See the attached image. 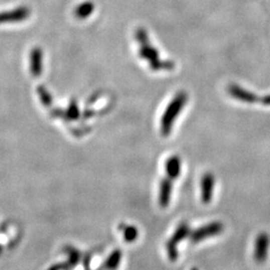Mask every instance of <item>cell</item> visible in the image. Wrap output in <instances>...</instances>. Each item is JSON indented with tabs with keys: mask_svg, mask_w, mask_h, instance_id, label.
<instances>
[{
	"mask_svg": "<svg viewBox=\"0 0 270 270\" xmlns=\"http://www.w3.org/2000/svg\"><path fill=\"white\" fill-rule=\"evenodd\" d=\"M270 237L266 232L259 233L254 242L253 258L258 264H262L266 261L269 251Z\"/></svg>",
	"mask_w": 270,
	"mask_h": 270,
	"instance_id": "cell-6",
	"label": "cell"
},
{
	"mask_svg": "<svg viewBox=\"0 0 270 270\" xmlns=\"http://www.w3.org/2000/svg\"><path fill=\"white\" fill-rule=\"evenodd\" d=\"M190 227L187 222H181L177 228L175 229L174 233L170 237V239L166 243V250H167V255L170 261L175 262L178 258V249L177 246L178 244L189 237L190 235Z\"/></svg>",
	"mask_w": 270,
	"mask_h": 270,
	"instance_id": "cell-4",
	"label": "cell"
},
{
	"mask_svg": "<svg viewBox=\"0 0 270 270\" xmlns=\"http://www.w3.org/2000/svg\"><path fill=\"white\" fill-rule=\"evenodd\" d=\"M223 230H224V224L222 222L212 221L191 231L189 235V239L193 244L199 243L203 240L216 237L217 235L221 234Z\"/></svg>",
	"mask_w": 270,
	"mask_h": 270,
	"instance_id": "cell-5",
	"label": "cell"
},
{
	"mask_svg": "<svg viewBox=\"0 0 270 270\" xmlns=\"http://www.w3.org/2000/svg\"><path fill=\"white\" fill-rule=\"evenodd\" d=\"M227 93L234 99L240 102L252 104V103H260L265 106H270V94L264 96H258L257 94L235 84L230 83L227 86Z\"/></svg>",
	"mask_w": 270,
	"mask_h": 270,
	"instance_id": "cell-3",
	"label": "cell"
},
{
	"mask_svg": "<svg viewBox=\"0 0 270 270\" xmlns=\"http://www.w3.org/2000/svg\"><path fill=\"white\" fill-rule=\"evenodd\" d=\"M65 251H66V254L68 255V264L71 266L76 265L80 259L79 251H77L75 248L70 247V246L66 247Z\"/></svg>",
	"mask_w": 270,
	"mask_h": 270,
	"instance_id": "cell-14",
	"label": "cell"
},
{
	"mask_svg": "<svg viewBox=\"0 0 270 270\" xmlns=\"http://www.w3.org/2000/svg\"><path fill=\"white\" fill-rule=\"evenodd\" d=\"M94 9V6L92 3L90 2H86V3H82L81 5H79L76 10H75V14L77 17L79 18H85L87 16H89L92 11Z\"/></svg>",
	"mask_w": 270,
	"mask_h": 270,
	"instance_id": "cell-13",
	"label": "cell"
},
{
	"mask_svg": "<svg viewBox=\"0 0 270 270\" xmlns=\"http://www.w3.org/2000/svg\"><path fill=\"white\" fill-rule=\"evenodd\" d=\"M191 270H198L197 269V268H196V267H193V268H192V269Z\"/></svg>",
	"mask_w": 270,
	"mask_h": 270,
	"instance_id": "cell-19",
	"label": "cell"
},
{
	"mask_svg": "<svg viewBox=\"0 0 270 270\" xmlns=\"http://www.w3.org/2000/svg\"><path fill=\"white\" fill-rule=\"evenodd\" d=\"M78 114H79V111L77 109V106L75 102H72L66 111V117L70 120H74L78 117Z\"/></svg>",
	"mask_w": 270,
	"mask_h": 270,
	"instance_id": "cell-16",
	"label": "cell"
},
{
	"mask_svg": "<svg viewBox=\"0 0 270 270\" xmlns=\"http://www.w3.org/2000/svg\"><path fill=\"white\" fill-rule=\"evenodd\" d=\"M30 70L34 77H38L42 71V51L34 48L30 54Z\"/></svg>",
	"mask_w": 270,
	"mask_h": 270,
	"instance_id": "cell-11",
	"label": "cell"
},
{
	"mask_svg": "<svg viewBox=\"0 0 270 270\" xmlns=\"http://www.w3.org/2000/svg\"><path fill=\"white\" fill-rule=\"evenodd\" d=\"M136 38L139 42V54L141 58L147 60L153 70H172L175 64L172 61H163L159 58V52L149 43L147 33L144 29H139L136 33Z\"/></svg>",
	"mask_w": 270,
	"mask_h": 270,
	"instance_id": "cell-1",
	"label": "cell"
},
{
	"mask_svg": "<svg viewBox=\"0 0 270 270\" xmlns=\"http://www.w3.org/2000/svg\"><path fill=\"white\" fill-rule=\"evenodd\" d=\"M121 257H122V253L121 251L118 250H114L109 256L108 258L105 260L103 268L107 270H115L117 269V267L120 264L121 261Z\"/></svg>",
	"mask_w": 270,
	"mask_h": 270,
	"instance_id": "cell-12",
	"label": "cell"
},
{
	"mask_svg": "<svg viewBox=\"0 0 270 270\" xmlns=\"http://www.w3.org/2000/svg\"><path fill=\"white\" fill-rule=\"evenodd\" d=\"M38 91H39V95H40V97H41V101H42L45 105H49V104L51 103V97H50L48 91L45 90L43 87H40V88L38 89Z\"/></svg>",
	"mask_w": 270,
	"mask_h": 270,
	"instance_id": "cell-17",
	"label": "cell"
},
{
	"mask_svg": "<svg viewBox=\"0 0 270 270\" xmlns=\"http://www.w3.org/2000/svg\"><path fill=\"white\" fill-rule=\"evenodd\" d=\"M123 237L127 242H133L138 237V230L135 226H126L123 229Z\"/></svg>",
	"mask_w": 270,
	"mask_h": 270,
	"instance_id": "cell-15",
	"label": "cell"
},
{
	"mask_svg": "<svg viewBox=\"0 0 270 270\" xmlns=\"http://www.w3.org/2000/svg\"><path fill=\"white\" fill-rule=\"evenodd\" d=\"M63 267H67L66 264H55L53 266H51L48 270H61L64 269Z\"/></svg>",
	"mask_w": 270,
	"mask_h": 270,
	"instance_id": "cell-18",
	"label": "cell"
},
{
	"mask_svg": "<svg viewBox=\"0 0 270 270\" xmlns=\"http://www.w3.org/2000/svg\"><path fill=\"white\" fill-rule=\"evenodd\" d=\"M165 171L167 177L171 180L179 177L181 173V160L178 155H172L165 162Z\"/></svg>",
	"mask_w": 270,
	"mask_h": 270,
	"instance_id": "cell-10",
	"label": "cell"
},
{
	"mask_svg": "<svg viewBox=\"0 0 270 270\" xmlns=\"http://www.w3.org/2000/svg\"><path fill=\"white\" fill-rule=\"evenodd\" d=\"M188 100V95L185 91H179L167 105L165 111L162 114L160 121V129L161 134L163 136H168L170 134L174 122L177 117L183 110Z\"/></svg>",
	"mask_w": 270,
	"mask_h": 270,
	"instance_id": "cell-2",
	"label": "cell"
},
{
	"mask_svg": "<svg viewBox=\"0 0 270 270\" xmlns=\"http://www.w3.org/2000/svg\"><path fill=\"white\" fill-rule=\"evenodd\" d=\"M29 16V10L26 7H19L9 12L0 13V24L18 22L26 19Z\"/></svg>",
	"mask_w": 270,
	"mask_h": 270,
	"instance_id": "cell-8",
	"label": "cell"
},
{
	"mask_svg": "<svg viewBox=\"0 0 270 270\" xmlns=\"http://www.w3.org/2000/svg\"><path fill=\"white\" fill-rule=\"evenodd\" d=\"M200 187H201V200L203 203L208 204L212 200L215 187V177L211 172H206L202 176Z\"/></svg>",
	"mask_w": 270,
	"mask_h": 270,
	"instance_id": "cell-7",
	"label": "cell"
},
{
	"mask_svg": "<svg viewBox=\"0 0 270 270\" xmlns=\"http://www.w3.org/2000/svg\"><path fill=\"white\" fill-rule=\"evenodd\" d=\"M172 193V180L168 177L162 179L159 188V204L162 208H166L169 205Z\"/></svg>",
	"mask_w": 270,
	"mask_h": 270,
	"instance_id": "cell-9",
	"label": "cell"
}]
</instances>
